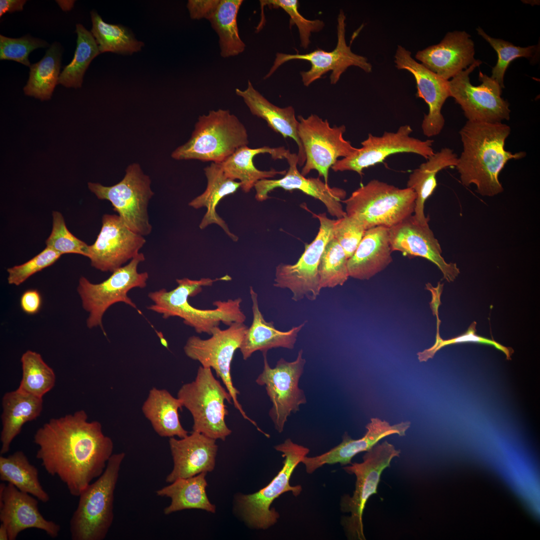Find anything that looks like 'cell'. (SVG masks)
I'll return each instance as SVG.
<instances>
[{
    "instance_id": "f35d334b",
    "label": "cell",
    "mask_w": 540,
    "mask_h": 540,
    "mask_svg": "<svg viewBox=\"0 0 540 540\" xmlns=\"http://www.w3.org/2000/svg\"><path fill=\"white\" fill-rule=\"evenodd\" d=\"M90 16L92 22L90 32L100 54L112 52L120 54H132L141 50L144 46V43L138 40L128 28L104 22L94 10L90 12Z\"/></svg>"
},
{
    "instance_id": "ffe728a7",
    "label": "cell",
    "mask_w": 540,
    "mask_h": 540,
    "mask_svg": "<svg viewBox=\"0 0 540 540\" xmlns=\"http://www.w3.org/2000/svg\"><path fill=\"white\" fill-rule=\"evenodd\" d=\"M394 63L398 70L410 72L414 76L417 88L416 96L422 98L428 106L424 114L422 128L424 136L438 135L444 125L442 108L450 97L448 80L432 72L411 56V52L398 45L394 55Z\"/></svg>"
},
{
    "instance_id": "8d00e7d4",
    "label": "cell",
    "mask_w": 540,
    "mask_h": 540,
    "mask_svg": "<svg viewBox=\"0 0 540 540\" xmlns=\"http://www.w3.org/2000/svg\"><path fill=\"white\" fill-rule=\"evenodd\" d=\"M242 0H220L208 20L219 38L220 55L224 58L237 56L245 50L238 26L237 16Z\"/></svg>"
},
{
    "instance_id": "ba28073f",
    "label": "cell",
    "mask_w": 540,
    "mask_h": 540,
    "mask_svg": "<svg viewBox=\"0 0 540 540\" xmlns=\"http://www.w3.org/2000/svg\"><path fill=\"white\" fill-rule=\"evenodd\" d=\"M177 397L192 416L193 431L216 440H225L230 434L225 422L228 412L224 402L232 404V397L210 368L200 366L194 380L184 384Z\"/></svg>"
},
{
    "instance_id": "7bdbcfd3",
    "label": "cell",
    "mask_w": 540,
    "mask_h": 540,
    "mask_svg": "<svg viewBox=\"0 0 540 540\" xmlns=\"http://www.w3.org/2000/svg\"><path fill=\"white\" fill-rule=\"evenodd\" d=\"M476 30L478 34L486 40L497 53L498 61L492 68L490 78L496 80L502 88H504V75L511 62L521 57L533 58L535 54H537L538 46H518L510 42L489 36L480 27L477 28Z\"/></svg>"
},
{
    "instance_id": "d6986e66",
    "label": "cell",
    "mask_w": 540,
    "mask_h": 540,
    "mask_svg": "<svg viewBox=\"0 0 540 540\" xmlns=\"http://www.w3.org/2000/svg\"><path fill=\"white\" fill-rule=\"evenodd\" d=\"M102 222L95 242L88 246V258L92 267L112 272L138 256L146 240L128 228L118 215L104 214Z\"/></svg>"
},
{
    "instance_id": "277c9868",
    "label": "cell",
    "mask_w": 540,
    "mask_h": 540,
    "mask_svg": "<svg viewBox=\"0 0 540 540\" xmlns=\"http://www.w3.org/2000/svg\"><path fill=\"white\" fill-rule=\"evenodd\" d=\"M248 143V131L235 115L228 110H212L199 116L190 140L172 157L221 163Z\"/></svg>"
},
{
    "instance_id": "f6af8a7d",
    "label": "cell",
    "mask_w": 540,
    "mask_h": 540,
    "mask_svg": "<svg viewBox=\"0 0 540 540\" xmlns=\"http://www.w3.org/2000/svg\"><path fill=\"white\" fill-rule=\"evenodd\" d=\"M261 6H268L272 8H281L290 18V26L296 24L298 28L300 46L307 48L310 42L312 32H318L324 26V22L316 19L310 20L304 18L298 12V1L297 0H260Z\"/></svg>"
},
{
    "instance_id": "30bf717a",
    "label": "cell",
    "mask_w": 540,
    "mask_h": 540,
    "mask_svg": "<svg viewBox=\"0 0 540 540\" xmlns=\"http://www.w3.org/2000/svg\"><path fill=\"white\" fill-rule=\"evenodd\" d=\"M144 260V254L140 252L128 264L114 270L110 277L98 284L92 283L83 276L80 278L77 292L83 308L88 312L86 321L88 328L99 326L105 334L103 316L108 308L116 303L124 302L137 308L128 292L133 288H144L146 286L148 273L138 270L139 264Z\"/></svg>"
},
{
    "instance_id": "d590c367",
    "label": "cell",
    "mask_w": 540,
    "mask_h": 540,
    "mask_svg": "<svg viewBox=\"0 0 540 540\" xmlns=\"http://www.w3.org/2000/svg\"><path fill=\"white\" fill-rule=\"evenodd\" d=\"M0 480L42 502H47L50 499L40 483L38 470L30 462L22 451H16L7 456H0Z\"/></svg>"
},
{
    "instance_id": "52a82bcc",
    "label": "cell",
    "mask_w": 540,
    "mask_h": 540,
    "mask_svg": "<svg viewBox=\"0 0 540 540\" xmlns=\"http://www.w3.org/2000/svg\"><path fill=\"white\" fill-rule=\"evenodd\" d=\"M401 451L386 440L376 444L362 457L363 462H354L343 469L348 474L356 476L355 490L352 496L344 494L340 506L344 512L350 514L342 518L341 524L348 540H365L362 515L366 503L373 494H378V488L383 471L390 466L392 460L400 457Z\"/></svg>"
},
{
    "instance_id": "b9f144b4",
    "label": "cell",
    "mask_w": 540,
    "mask_h": 540,
    "mask_svg": "<svg viewBox=\"0 0 540 540\" xmlns=\"http://www.w3.org/2000/svg\"><path fill=\"white\" fill-rule=\"evenodd\" d=\"M348 259L332 235L324 248L318 266L321 289L342 286L346 282L349 277Z\"/></svg>"
},
{
    "instance_id": "4fadbf2b",
    "label": "cell",
    "mask_w": 540,
    "mask_h": 540,
    "mask_svg": "<svg viewBox=\"0 0 540 540\" xmlns=\"http://www.w3.org/2000/svg\"><path fill=\"white\" fill-rule=\"evenodd\" d=\"M482 63L476 60L448 80L450 96L460 106L467 121L497 123L509 120L510 104L501 96L502 88L496 80L480 71L481 84L470 83V74Z\"/></svg>"
},
{
    "instance_id": "f546056e",
    "label": "cell",
    "mask_w": 540,
    "mask_h": 540,
    "mask_svg": "<svg viewBox=\"0 0 540 540\" xmlns=\"http://www.w3.org/2000/svg\"><path fill=\"white\" fill-rule=\"evenodd\" d=\"M204 172L207 180L206 188L202 194L192 200L188 206L195 209L206 208V212L199 224L200 230L216 224L232 240L237 242L238 236L230 230L226 223L218 214L216 208L223 198L235 193L240 188V183L228 178L220 163L212 162L204 168Z\"/></svg>"
},
{
    "instance_id": "60d3db41",
    "label": "cell",
    "mask_w": 540,
    "mask_h": 540,
    "mask_svg": "<svg viewBox=\"0 0 540 540\" xmlns=\"http://www.w3.org/2000/svg\"><path fill=\"white\" fill-rule=\"evenodd\" d=\"M22 378L18 389L34 396L43 398L54 386L56 374L44 360L41 355L28 350L20 358Z\"/></svg>"
},
{
    "instance_id": "44dd1931",
    "label": "cell",
    "mask_w": 540,
    "mask_h": 540,
    "mask_svg": "<svg viewBox=\"0 0 540 540\" xmlns=\"http://www.w3.org/2000/svg\"><path fill=\"white\" fill-rule=\"evenodd\" d=\"M285 159L289 167L282 178L276 180L263 179L256 184L254 188L256 200L263 202L268 200L270 198L268 194L276 188L287 190H298L322 202L331 216L337 218L346 216L342 204L346 195L345 190L337 187L332 188L319 178H306L298 170L297 154H292L289 150Z\"/></svg>"
},
{
    "instance_id": "816d5d0a",
    "label": "cell",
    "mask_w": 540,
    "mask_h": 540,
    "mask_svg": "<svg viewBox=\"0 0 540 540\" xmlns=\"http://www.w3.org/2000/svg\"><path fill=\"white\" fill-rule=\"evenodd\" d=\"M42 297L36 290H28L24 292L20 298L22 310L28 314H34L40 310L42 306Z\"/></svg>"
},
{
    "instance_id": "bcb514c9",
    "label": "cell",
    "mask_w": 540,
    "mask_h": 540,
    "mask_svg": "<svg viewBox=\"0 0 540 540\" xmlns=\"http://www.w3.org/2000/svg\"><path fill=\"white\" fill-rule=\"evenodd\" d=\"M476 322H473L464 334L448 340H443L440 336L438 326L434 344L430 348L417 353L418 358L420 362H426L433 358L436 353L444 346L462 342H476L494 346L502 352L508 360H511V356L514 352L512 348L504 346L494 340H490L478 335L476 334Z\"/></svg>"
},
{
    "instance_id": "e575fe53",
    "label": "cell",
    "mask_w": 540,
    "mask_h": 540,
    "mask_svg": "<svg viewBox=\"0 0 540 540\" xmlns=\"http://www.w3.org/2000/svg\"><path fill=\"white\" fill-rule=\"evenodd\" d=\"M206 474L202 472L192 477L178 478L157 490V496L171 500L170 504L164 510V514L187 509H200L214 513L216 506L210 502L206 491Z\"/></svg>"
},
{
    "instance_id": "f1b7e54d",
    "label": "cell",
    "mask_w": 540,
    "mask_h": 540,
    "mask_svg": "<svg viewBox=\"0 0 540 540\" xmlns=\"http://www.w3.org/2000/svg\"><path fill=\"white\" fill-rule=\"evenodd\" d=\"M388 228L378 226L366 230L353 255L348 259L349 276L368 280L392 261Z\"/></svg>"
},
{
    "instance_id": "7c38bea8",
    "label": "cell",
    "mask_w": 540,
    "mask_h": 540,
    "mask_svg": "<svg viewBox=\"0 0 540 540\" xmlns=\"http://www.w3.org/2000/svg\"><path fill=\"white\" fill-rule=\"evenodd\" d=\"M228 326L224 330L219 326L214 328L211 330V336L208 339L196 336H190L184 346V351L188 358L198 362L202 366L214 370L230 394L236 409L260 432L239 402L238 395L240 392L234 386L230 374L234 354L240 348L248 327L242 322H234Z\"/></svg>"
},
{
    "instance_id": "cb8c5ba5",
    "label": "cell",
    "mask_w": 540,
    "mask_h": 540,
    "mask_svg": "<svg viewBox=\"0 0 540 540\" xmlns=\"http://www.w3.org/2000/svg\"><path fill=\"white\" fill-rule=\"evenodd\" d=\"M465 31L448 32L437 44L418 51L415 58L426 68L448 80L476 60L474 42Z\"/></svg>"
},
{
    "instance_id": "9c48e42d",
    "label": "cell",
    "mask_w": 540,
    "mask_h": 540,
    "mask_svg": "<svg viewBox=\"0 0 540 540\" xmlns=\"http://www.w3.org/2000/svg\"><path fill=\"white\" fill-rule=\"evenodd\" d=\"M274 448L281 452L284 458L282 467L276 476L267 486L255 493L240 494L236 498L240 514L252 528L266 530L274 525L280 518L276 510L270 508L274 500L288 492L297 496L302 490L300 485L291 486L290 480L294 469L310 450L294 442L290 438L276 446Z\"/></svg>"
},
{
    "instance_id": "74e56055",
    "label": "cell",
    "mask_w": 540,
    "mask_h": 540,
    "mask_svg": "<svg viewBox=\"0 0 540 540\" xmlns=\"http://www.w3.org/2000/svg\"><path fill=\"white\" fill-rule=\"evenodd\" d=\"M62 47L54 42L44 56L30 66L28 81L24 88V94L42 100L50 98L60 75Z\"/></svg>"
},
{
    "instance_id": "8992f818",
    "label": "cell",
    "mask_w": 540,
    "mask_h": 540,
    "mask_svg": "<svg viewBox=\"0 0 540 540\" xmlns=\"http://www.w3.org/2000/svg\"><path fill=\"white\" fill-rule=\"evenodd\" d=\"M416 198L410 188H400L374 179L342 202L346 215L358 219L367 230L378 226L390 228L412 216Z\"/></svg>"
},
{
    "instance_id": "7402d4cb",
    "label": "cell",
    "mask_w": 540,
    "mask_h": 540,
    "mask_svg": "<svg viewBox=\"0 0 540 540\" xmlns=\"http://www.w3.org/2000/svg\"><path fill=\"white\" fill-rule=\"evenodd\" d=\"M392 251L404 256H420L436 264L448 282H454L460 273L456 263H448L442 256V250L428 224H421L413 215L388 228Z\"/></svg>"
},
{
    "instance_id": "d6a6232c",
    "label": "cell",
    "mask_w": 540,
    "mask_h": 540,
    "mask_svg": "<svg viewBox=\"0 0 540 540\" xmlns=\"http://www.w3.org/2000/svg\"><path fill=\"white\" fill-rule=\"evenodd\" d=\"M458 158L452 150L442 148L410 175L407 188L412 189L416 194L413 216L418 222L424 224L429 221V218L426 217L424 212V204L437 186V174L444 168L456 166Z\"/></svg>"
},
{
    "instance_id": "9a60e30c",
    "label": "cell",
    "mask_w": 540,
    "mask_h": 540,
    "mask_svg": "<svg viewBox=\"0 0 540 540\" xmlns=\"http://www.w3.org/2000/svg\"><path fill=\"white\" fill-rule=\"evenodd\" d=\"M267 352H262L263 370L256 382L265 386L272 404L269 416L275 429L281 433L291 413L298 411L300 406L306 402L304 390L298 387L306 360L302 358V350H300L294 361L288 362L281 358L275 367L271 368L268 361Z\"/></svg>"
},
{
    "instance_id": "f5cc1de1",
    "label": "cell",
    "mask_w": 540,
    "mask_h": 540,
    "mask_svg": "<svg viewBox=\"0 0 540 540\" xmlns=\"http://www.w3.org/2000/svg\"><path fill=\"white\" fill-rule=\"evenodd\" d=\"M25 0H0V16L6 12L12 13L16 11H22L23 10Z\"/></svg>"
},
{
    "instance_id": "7dc6e473",
    "label": "cell",
    "mask_w": 540,
    "mask_h": 540,
    "mask_svg": "<svg viewBox=\"0 0 540 540\" xmlns=\"http://www.w3.org/2000/svg\"><path fill=\"white\" fill-rule=\"evenodd\" d=\"M48 46L46 41L27 34L20 38L0 35V59L11 60L30 66L29 54L34 50Z\"/></svg>"
},
{
    "instance_id": "603a6c76",
    "label": "cell",
    "mask_w": 540,
    "mask_h": 540,
    "mask_svg": "<svg viewBox=\"0 0 540 540\" xmlns=\"http://www.w3.org/2000/svg\"><path fill=\"white\" fill-rule=\"evenodd\" d=\"M37 500L11 484L0 483V520L8 530L9 540H16L21 532L31 528L44 530L53 538L58 536L60 526L43 516Z\"/></svg>"
},
{
    "instance_id": "4316f807",
    "label": "cell",
    "mask_w": 540,
    "mask_h": 540,
    "mask_svg": "<svg viewBox=\"0 0 540 540\" xmlns=\"http://www.w3.org/2000/svg\"><path fill=\"white\" fill-rule=\"evenodd\" d=\"M250 294L253 318L239 348L243 359L246 360L254 352L258 350L262 352L277 348L293 349L298 334L307 320L293 326L288 331L279 330L275 328L273 322H267L264 319L259 308L258 294L251 286Z\"/></svg>"
},
{
    "instance_id": "7a4b0ae2",
    "label": "cell",
    "mask_w": 540,
    "mask_h": 540,
    "mask_svg": "<svg viewBox=\"0 0 540 540\" xmlns=\"http://www.w3.org/2000/svg\"><path fill=\"white\" fill-rule=\"evenodd\" d=\"M510 132V126L502 122H466L459 132L462 151L455 166L463 185H475L482 196H494L503 192L500 172L510 160L526 156L524 152L513 154L504 148Z\"/></svg>"
},
{
    "instance_id": "4dcf8cb0",
    "label": "cell",
    "mask_w": 540,
    "mask_h": 540,
    "mask_svg": "<svg viewBox=\"0 0 540 540\" xmlns=\"http://www.w3.org/2000/svg\"><path fill=\"white\" fill-rule=\"evenodd\" d=\"M42 398L18 388L4 394L2 401L1 455L9 451L11 443L20 434L24 424L40 416L43 408Z\"/></svg>"
},
{
    "instance_id": "83f0119b",
    "label": "cell",
    "mask_w": 540,
    "mask_h": 540,
    "mask_svg": "<svg viewBox=\"0 0 540 540\" xmlns=\"http://www.w3.org/2000/svg\"><path fill=\"white\" fill-rule=\"evenodd\" d=\"M235 92L242 98L252 115L266 120L269 127L284 138H290L295 141L298 149V164L303 166L306 156L298 136L299 122L296 118L294 108H280L272 104L254 88L249 80L245 90L236 88Z\"/></svg>"
},
{
    "instance_id": "f907efd6",
    "label": "cell",
    "mask_w": 540,
    "mask_h": 540,
    "mask_svg": "<svg viewBox=\"0 0 540 540\" xmlns=\"http://www.w3.org/2000/svg\"><path fill=\"white\" fill-rule=\"evenodd\" d=\"M220 0H189L186 7L193 20L208 19L218 6Z\"/></svg>"
},
{
    "instance_id": "db71d44e",
    "label": "cell",
    "mask_w": 540,
    "mask_h": 540,
    "mask_svg": "<svg viewBox=\"0 0 540 540\" xmlns=\"http://www.w3.org/2000/svg\"><path fill=\"white\" fill-rule=\"evenodd\" d=\"M0 540H9L8 530L2 524L0 525Z\"/></svg>"
},
{
    "instance_id": "c3c4849f",
    "label": "cell",
    "mask_w": 540,
    "mask_h": 540,
    "mask_svg": "<svg viewBox=\"0 0 540 540\" xmlns=\"http://www.w3.org/2000/svg\"><path fill=\"white\" fill-rule=\"evenodd\" d=\"M61 256L46 246L40 254L25 263L8 268V284L20 286L34 274L53 264Z\"/></svg>"
},
{
    "instance_id": "e0dca14e",
    "label": "cell",
    "mask_w": 540,
    "mask_h": 540,
    "mask_svg": "<svg viewBox=\"0 0 540 540\" xmlns=\"http://www.w3.org/2000/svg\"><path fill=\"white\" fill-rule=\"evenodd\" d=\"M316 217L320 224L318 234L312 242L306 244L298 262L292 264L280 263L276 268L274 286L290 290L295 302L304 298L314 300L321 290L318 266L324 248L333 235L334 220L328 218L326 213Z\"/></svg>"
},
{
    "instance_id": "681fc988",
    "label": "cell",
    "mask_w": 540,
    "mask_h": 540,
    "mask_svg": "<svg viewBox=\"0 0 540 540\" xmlns=\"http://www.w3.org/2000/svg\"><path fill=\"white\" fill-rule=\"evenodd\" d=\"M366 231L360 221L346 215L334 220L333 236L342 247L347 258H350L356 250Z\"/></svg>"
},
{
    "instance_id": "ee69618b",
    "label": "cell",
    "mask_w": 540,
    "mask_h": 540,
    "mask_svg": "<svg viewBox=\"0 0 540 540\" xmlns=\"http://www.w3.org/2000/svg\"><path fill=\"white\" fill-rule=\"evenodd\" d=\"M52 232L46 241V246L60 254H76L88 257V245L68 229L62 214L53 211Z\"/></svg>"
},
{
    "instance_id": "5b68a950",
    "label": "cell",
    "mask_w": 540,
    "mask_h": 540,
    "mask_svg": "<svg viewBox=\"0 0 540 540\" xmlns=\"http://www.w3.org/2000/svg\"><path fill=\"white\" fill-rule=\"evenodd\" d=\"M124 452L112 454L104 472L80 494L70 522L72 540H103L112 524L114 492Z\"/></svg>"
},
{
    "instance_id": "3957f363",
    "label": "cell",
    "mask_w": 540,
    "mask_h": 540,
    "mask_svg": "<svg viewBox=\"0 0 540 540\" xmlns=\"http://www.w3.org/2000/svg\"><path fill=\"white\" fill-rule=\"evenodd\" d=\"M230 280L232 278L228 274L214 279H176L178 286L174 289L168 291L163 288L148 294L152 304L147 309L161 314L164 319L180 318L197 333L210 335L212 330L219 326L221 322L228 326L234 322L244 323L246 316L241 309L242 299L216 300L212 304L214 308L200 309L192 306L188 302V298L196 296L203 287L211 286L214 282Z\"/></svg>"
},
{
    "instance_id": "836d02e7",
    "label": "cell",
    "mask_w": 540,
    "mask_h": 540,
    "mask_svg": "<svg viewBox=\"0 0 540 540\" xmlns=\"http://www.w3.org/2000/svg\"><path fill=\"white\" fill-rule=\"evenodd\" d=\"M180 400L165 389L151 388L142 406L145 417L156 433L162 437L184 438L188 432L182 426L178 410L182 407Z\"/></svg>"
},
{
    "instance_id": "8fae6325",
    "label": "cell",
    "mask_w": 540,
    "mask_h": 540,
    "mask_svg": "<svg viewBox=\"0 0 540 540\" xmlns=\"http://www.w3.org/2000/svg\"><path fill=\"white\" fill-rule=\"evenodd\" d=\"M151 180L134 163L126 170L122 180L118 184L106 186L99 183L88 182V188L99 200L110 201L114 210L125 225L142 236L150 234L152 226L148 214V204L154 193Z\"/></svg>"
},
{
    "instance_id": "1f68e13d",
    "label": "cell",
    "mask_w": 540,
    "mask_h": 540,
    "mask_svg": "<svg viewBox=\"0 0 540 540\" xmlns=\"http://www.w3.org/2000/svg\"><path fill=\"white\" fill-rule=\"evenodd\" d=\"M288 151L284 146L270 148L264 146L251 148L246 146L238 148L220 164L225 174L232 180H238L242 190L248 193L258 181L273 178L278 174L284 175L286 172L274 168L269 170H260L254 164V156L260 154L268 153L272 159H282L285 158Z\"/></svg>"
},
{
    "instance_id": "2e32d148",
    "label": "cell",
    "mask_w": 540,
    "mask_h": 540,
    "mask_svg": "<svg viewBox=\"0 0 540 540\" xmlns=\"http://www.w3.org/2000/svg\"><path fill=\"white\" fill-rule=\"evenodd\" d=\"M346 20L344 11L340 10L337 18V42L332 51L326 52L317 48L305 54L278 52L272 66L264 78L270 77L284 63L294 60H306L311 64L309 70L300 72L302 83L306 86H309L329 72H331L330 84H336L342 74L352 66L358 67L366 72H370L372 66L368 58L354 53L350 46L346 44Z\"/></svg>"
},
{
    "instance_id": "d4e9b609",
    "label": "cell",
    "mask_w": 540,
    "mask_h": 540,
    "mask_svg": "<svg viewBox=\"0 0 540 540\" xmlns=\"http://www.w3.org/2000/svg\"><path fill=\"white\" fill-rule=\"evenodd\" d=\"M410 426L409 421L391 426L386 420L372 418L370 422L366 426L367 432L362 438L354 440L345 432L340 444L320 455L314 457L306 456L302 462L309 474L326 464L340 463L342 466L350 464L352 458L356 454L370 450L384 438L393 434L404 436Z\"/></svg>"
},
{
    "instance_id": "5bb4252c",
    "label": "cell",
    "mask_w": 540,
    "mask_h": 540,
    "mask_svg": "<svg viewBox=\"0 0 540 540\" xmlns=\"http://www.w3.org/2000/svg\"><path fill=\"white\" fill-rule=\"evenodd\" d=\"M298 136L306 156L301 174L305 176L316 170L328 184L330 168L339 158L350 156L358 148L344 138V125L330 126L327 120L314 114L306 118L298 116Z\"/></svg>"
},
{
    "instance_id": "6da1fadb",
    "label": "cell",
    "mask_w": 540,
    "mask_h": 540,
    "mask_svg": "<svg viewBox=\"0 0 540 540\" xmlns=\"http://www.w3.org/2000/svg\"><path fill=\"white\" fill-rule=\"evenodd\" d=\"M34 442L46 471L75 496L104 472L114 448L100 423L89 422L82 410L50 420L36 431Z\"/></svg>"
},
{
    "instance_id": "ac0fdd59",
    "label": "cell",
    "mask_w": 540,
    "mask_h": 540,
    "mask_svg": "<svg viewBox=\"0 0 540 540\" xmlns=\"http://www.w3.org/2000/svg\"><path fill=\"white\" fill-rule=\"evenodd\" d=\"M409 125L400 126L396 132H384L380 136L369 134L361 142L362 148L350 156L338 160L332 166L334 172L353 171L362 176L364 168L382 162L396 153H414L426 160L434 154L433 140H422L410 136Z\"/></svg>"
},
{
    "instance_id": "ab89813d",
    "label": "cell",
    "mask_w": 540,
    "mask_h": 540,
    "mask_svg": "<svg viewBox=\"0 0 540 540\" xmlns=\"http://www.w3.org/2000/svg\"><path fill=\"white\" fill-rule=\"evenodd\" d=\"M76 48L74 56L60 74L58 84L66 88L82 86L84 73L92 60L100 54L92 32L82 24L76 25Z\"/></svg>"
},
{
    "instance_id": "484cf974",
    "label": "cell",
    "mask_w": 540,
    "mask_h": 540,
    "mask_svg": "<svg viewBox=\"0 0 540 540\" xmlns=\"http://www.w3.org/2000/svg\"><path fill=\"white\" fill-rule=\"evenodd\" d=\"M216 440L194 431L184 438H170L174 466L166 477V482L171 483L178 478L212 472L215 466L218 448Z\"/></svg>"
}]
</instances>
